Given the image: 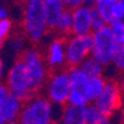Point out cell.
Masks as SVG:
<instances>
[{"instance_id":"1","label":"cell","mask_w":124,"mask_h":124,"mask_svg":"<svg viewBox=\"0 0 124 124\" xmlns=\"http://www.w3.org/2000/svg\"><path fill=\"white\" fill-rule=\"evenodd\" d=\"M44 0H29L24 8V30L26 36L37 42L47 32Z\"/></svg>"},{"instance_id":"2","label":"cell","mask_w":124,"mask_h":124,"mask_svg":"<svg viewBox=\"0 0 124 124\" xmlns=\"http://www.w3.org/2000/svg\"><path fill=\"white\" fill-rule=\"evenodd\" d=\"M52 120V103L46 97L35 96L23 102V107L17 117L19 124H50Z\"/></svg>"},{"instance_id":"3","label":"cell","mask_w":124,"mask_h":124,"mask_svg":"<svg viewBox=\"0 0 124 124\" xmlns=\"http://www.w3.org/2000/svg\"><path fill=\"white\" fill-rule=\"evenodd\" d=\"M92 39H93V47L91 51V57L99 62L103 67L109 66L112 63L114 55L117 54V51L123 46L117 44L108 25L99 31L92 32Z\"/></svg>"},{"instance_id":"4","label":"cell","mask_w":124,"mask_h":124,"mask_svg":"<svg viewBox=\"0 0 124 124\" xmlns=\"http://www.w3.org/2000/svg\"><path fill=\"white\" fill-rule=\"evenodd\" d=\"M8 91L11 96L20 99L21 102H26L35 97L36 94L31 91L30 81L27 77V72L25 65L21 60H17L14 66L10 68L8 75Z\"/></svg>"},{"instance_id":"5","label":"cell","mask_w":124,"mask_h":124,"mask_svg":"<svg viewBox=\"0 0 124 124\" xmlns=\"http://www.w3.org/2000/svg\"><path fill=\"white\" fill-rule=\"evenodd\" d=\"M20 60L25 65L31 91L36 94V92L41 89V87L45 85V82L47 79V71H46L44 61L35 48L26 50Z\"/></svg>"},{"instance_id":"6","label":"cell","mask_w":124,"mask_h":124,"mask_svg":"<svg viewBox=\"0 0 124 124\" xmlns=\"http://www.w3.org/2000/svg\"><path fill=\"white\" fill-rule=\"evenodd\" d=\"M68 78L71 91L67 99L68 104H73L78 107H86L89 104L88 98V81L89 77L79 67H71L68 71Z\"/></svg>"},{"instance_id":"7","label":"cell","mask_w":124,"mask_h":124,"mask_svg":"<svg viewBox=\"0 0 124 124\" xmlns=\"http://www.w3.org/2000/svg\"><path fill=\"white\" fill-rule=\"evenodd\" d=\"M93 47L92 34L85 36H73L65 42L66 62L71 67H78L81 62L89 56Z\"/></svg>"},{"instance_id":"8","label":"cell","mask_w":124,"mask_h":124,"mask_svg":"<svg viewBox=\"0 0 124 124\" xmlns=\"http://www.w3.org/2000/svg\"><path fill=\"white\" fill-rule=\"evenodd\" d=\"M71 91L70 78L67 71H60L51 76L46 85V98L50 103L65 106Z\"/></svg>"},{"instance_id":"9","label":"cell","mask_w":124,"mask_h":124,"mask_svg":"<svg viewBox=\"0 0 124 124\" xmlns=\"http://www.w3.org/2000/svg\"><path fill=\"white\" fill-rule=\"evenodd\" d=\"M93 104L103 116L110 117L120 104V87L116 81H106L104 88L101 96L94 101Z\"/></svg>"},{"instance_id":"10","label":"cell","mask_w":124,"mask_h":124,"mask_svg":"<svg viewBox=\"0 0 124 124\" xmlns=\"http://www.w3.org/2000/svg\"><path fill=\"white\" fill-rule=\"evenodd\" d=\"M72 29L73 36H85L92 34L91 30V14L89 9L81 5L79 8L72 10Z\"/></svg>"},{"instance_id":"11","label":"cell","mask_w":124,"mask_h":124,"mask_svg":"<svg viewBox=\"0 0 124 124\" xmlns=\"http://www.w3.org/2000/svg\"><path fill=\"white\" fill-rule=\"evenodd\" d=\"M23 107V102L15 98L9 93L0 106V124H8L10 122H15L20 114Z\"/></svg>"},{"instance_id":"12","label":"cell","mask_w":124,"mask_h":124,"mask_svg":"<svg viewBox=\"0 0 124 124\" xmlns=\"http://www.w3.org/2000/svg\"><path fill=\"white\" fill-rule=\"evenodd\" d=\"M60 124H85V107L66 104L62 107Z\"/></svg>"},{"instance_id":"13","label":"cell","mask_w":124,"mask_h":124,"mask_svg":"<svg viewBox=\"0 0 124 124\" xmlns=\"http://www.w3.org/2000/svg\"><path fill=\"white\" fill-rule=\"evenodd\" d=\"M44 8L47 27L55 29L58 23V19L65 10L63 3H62V0H44Z\"/></svg>"},{"instance_id":"14","label":"cell","mask_w":124,"mask_h":124,"mask_svg":"<svg viewBox=\"0 0 124 124\" xmlns=\"http://www.w3.org/2000/svg\"><path fill=\"white\" fill-rule=\"evenodd\" d=\"M47 62L51 67L62 66L66 62L65 56V42L62 40H54L48 46Z\"/></svg>"},{"instance_id":"15","label":"cell","mask_w":124,"mask_h":124,"mask_svg":"<svg viewBox=\"0 0 124 124\" xmlns=\"http://www.w3.org/2000/svg\"><path fill=\"white\" fill-rule=\"evenodd\" d=\"M89 78H94V77H102L103 72H104V67H103L99 62H97L93 57L88 56L83 61L81 62V65L78 66Z\"/></svg>"},{"instance_id":"16","label":"cell","mask_w":124,"mask_h":124,"mask_svg":"<svg viewBox=\"0 0 124 124\" xmlns=\"http://www.w3.org/2000/svg\"><path fill=\"white\" fill-rule=\"evenodd\" d=\"M113 4H114V0H96L94 8L107 25L113 20V15H112Z\"/></svg>"},{"instance_id":"17","label":"cell","mask_w":124,"mask_h":124,"mask_svg":"<svg viewBox=\"0 0 124 124\" xmlns=\"http://www.w3.org/2000/svg\"><path fill=\"white\" fill-rule=\"evenodd\" d=\"M106 85V79L103 77H94V78H89L88 81V98L89 102H94L103 92Z\"/></svg>"},{"instance_id":"18","label":"cell","mask_w":124,"mask_h":124,"mask_svg":"<svg viewBox=\"0 0 124 124\" xmlns=\"http://www.w3.org/2000/svg\"><path fill=\"white\" fill-rule=\"evenodd\" d=\"M58 32L61 34H68L71 32V29H72V13L70 10H63L61 17L58 19V23L55 27Z\"/></svg>"},{"instance_id":"19","label":"cell","mask_w":124,"mask_h":124,"mask_svg":"<svg viewBox=\"0 0 124 124\" xmlns=\"http://www.w3.org/2000/svg\"><path fill=\"white\" fill-rule=\"evenodd\" d=\"M108 27L110 30V32L117 41V44L123 46L124 44V24L120 20H112L108 24Z\"/></svg>"},{"instance_id":"20","label":"cell","mask_w":124,"mask_h":124,"mask_svg":"<svg viewBox=\"0 0 124 124\" xmlns=\"http://www.w3.org/2000/svg\"><path fill=\"white\" fill-rule=\"evenodd\" d=\"M103 117L104 116L92 103H89L88 106L85 107V123L86 124H98Z\"/></svg>"},{"instance_id":"21","label":"cell","mask_w":124,"mask_h":124,"mask_svg":"<svg viewBox=\"0 0 124 124\" xmlns=\"http://www.w3.org/2000/svg\"><path fill=\"white\" fill-rule=\"evenodd\" d=\"M89 14H91V30H92V32H94V31H99L103 27L107 26L106 21L99 16V14H98V11L96 10V8L91 9L89 10Z\"/></svg>"},{"instance_id":"22","label":"cell","mask_w":124,"mask_h":124,"mask_svg":"<svg viewBox=\"0 0 124 124\" xmlns=\"http://www.w3.org/2000/svg\"><path fill=\"white\" fill-rule=\"evenodd\" d=\"M112 15H113V20L123 21V19H124V1L123 0H114L113 9H112Z\"/></svg>"},{"instance_id":"23","label":"cell","mask_w":124,"mask_h":124,"mask_svg":"<svg viewBox=\"0 0 124 124\" xmlns=\"http://www.w3.org/2000/svg\"><path fill=\"white\" fill-rule=\"evenodd\" d=\"M10 29H11V21H10L9 19L0 21V46L4 44L6 36L9 35Z\"/></svg>"},{"instance_id":"24","label":"cell","mask_w":124,"mask_h":124,"mask_svg":"<svg viewBox=\"0 0 124 124\" xmlns=\"http://www.w3.org/2000/svg\"><path fill=\"white\" fill-rule=\"evenodd\" d=\"M112 63H113V67L114 68L123 70V67H124V47H120L117 51V54L114 55V57L112 60Z\"/></svg>"},{"instance_id":"25","label":"cell","mask_w":124,"mask_h":124,"mask_svg":"<svg viewBox=\"0 0 124 124\" xmlns=\"http://www.w3.org/2000/svg\"><path fill=\"white\" fill-rule=\"evenodd\" d=\"M9 47L13 51H15V52H19L24 47V40L21 37H14L9 41Z\"/></svg>"},{"instance_id":"26","label":"cell","mask_w":124,"mask_h":124,"mask_svg":"<svg viewBox=\"0 0 124 124\" xmlns=\"http://www.w3.org/2000/svg\"><path fill=\"white\" fill-rule=\"evenodd\" d=\"M62 3H63V8L66 10L72 11V10H75L82 5V0H62Z\"/></svg>"},{"instance_id":"27","label":"cell","mask_w":124,"mask_h":124,"mask_svg":"<svg viewBox=\"0 0 124 124\" xmlns=\"http://www.w3.org/2000/svg\"><path fill=\"white\" fill-rule=\"evenodd\" d=\"M9 94V91H8V87L4 86V85H0V106L3 104L4 99L6 98V96Z\"/></svg>"},{"instance_id":"28","label":"cell","mask_w":124,"mask_h":124,"mask_svg":"<svg viewBox=\"0 0 124 124\" xmlns=\"http://www.w3.org/2000/svg\"><path fill=\"white\" fill-rule=\"evenodd\" d=\"M82 5H83L85 8H87V9H93L94 8V5H96V0H82Z\"/></svg>"},{"instance_id":"29","label":"cell","mask_w":124,"mask_h":124,"mask_svg":"<svg viewBox=\"0 0 124 124\" xmlns=\"http://www.w3.org/2000/svg\"><path fill=\"white\" fill-rule=\"evenodd\" d=\"M9 17V13H8V10L3 6H0V21L1 20H6Z\"/></svg>"},{"instance_id":"30","label":"cell","mask_w":124,"mask_h":124,"mask_svg":"<svg viewBox=\"0 0 124 124\" xmlns=\"http://www.w3.org/2000/svg\"><path fill=\"white\" fill-rule=\"evenodd\" d=\"M98 124H112L110 117H107V116H104V117H103V118L101 119V122H99Z\"/></svg>"},{"instance_id":"31","label":"cell","mask_w":124,"mask_h":124,"mask_svg":"<svg viewBox=\"0 0 124 124\" xmlns=\"http://www.w3.org/2000/svg\"><path fill=\"white\" fill-rule=\"evenodd\" d=\"M1 75H3V62L0 60V77H1Z\"/></svg>"},{"instance_id":"32","label":"cell","mask_w":124,"mask_h":124,"mask_svg":"<svg viewBox=\"0 0 124 124\" xmlns=\"http://www.w3.org/2000/svg\"><path fill=\"white\" fill-rule=\"evenodd\" d=\"M8 124H19V123H17V120H15V122H10V123H8Z\"/></svg>"},{"instance_id":"33","label":"cell","mask_w":124,"mask_h":124,"mask_svg":"<svg viewBox=\"0 0 124 124\" xmlns=\"http://www.w3.org/2000/svg\"><path fill=\"white\" fill-rule=\"evenodd\" d=\"M50 124H60V123H58V122H51Z\"/></svg>"},{"instance_id":"34","label":"cell","mask_w":124,"mask_h":124,"mask_svg":"<svg viewBox=\"0 0 124 124\" xmlns=\"http://www.w3.org/2000/svg\"><path fill=\"white\" fill-rule=\"evenodd\" d=\"M85 124H86V123H85Z\"/></svg>"}]
</instances>
